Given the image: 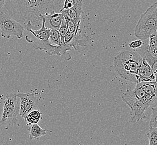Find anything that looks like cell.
Segmentation results:
<instances>
[{"instance_id": "6da1fadb", "label": "cell", "mask_w": 157, "mask_h": 145, "mask_svg": "<svg viewBox=\"0 0 157 145\" xmlns=\"http://www.w3.org/2000/svg\"><path fill=\"white\" fill-rule=\"evenodd\" d=\"M65 0H6L7 13L29 31L38 30L43 24L42 15L60 13Z\"/></svg>"}, {"instance_id": "7a4b0ae2", "label": "cell", "mask_w": 157, "mask_h": 145, "mask_svg": "<svg viewBox=\"0 0 157 145\" xmlns=\"http://www.w3.org/2000/svg\"><path fill=\"white\" fill-rule=\"evenodd\" d=\"M143 60L136 51H124L115 57L113 67L120 77L136 83V74Z\"/></svg>"}, {"instance_id": "3957f363", "label": "cell", "mask_w": 157, "mask_h": 145, "mask_svg": "<svg viewBox=\"0 0 157 145\" xmlns=\"http://www.w3.org/2000/svg\"><path fill=\"white\" fill-rule=\"evenodd\" d=\"M157 32V2L151 5L142 13L134 30L136 38L142 40L149 39L150 35Z\"/></svg>"}, {"instance_id": "277c9868", "label": "cell", "mask_w": 157, "mask_h": 145, "mask_svg": "<svg viewBox=\"0 0 157 145\" xmlns=\"http://www.w3.org/2000/svg\"><path fill=\"white\" fill-rule=\"evenodd\" d=\"M16 93L11 92L6 95L3 102V110L0 123L4 126L16 125L20 114V102L17 100Z\"/></svg>"}, {"instance_id": "5b68a950", "label": "cell", "mask_w": 157, "mask_h": 145, "mask_svg": "<svg viewBox=\"0 0 157 145\" xmlns=\"http://www.w3.org/2000/svg\"><path fill=\"white\" fill-rule=\"evenodd\" d=\"M123 102L129 106L130 110L131 122L132 123L138 122L140 120L145 119V110L149 107L141 102L135 95L134 90H129L121 95Z\"/></svg>"}, {"instance_id": "8992f818", "label": "cell", "mask_w": 157, "mask_h": 145, "mask_svg": "<svg viewBox=\"0 0 157 145\" xmlns=\"http://www.w3.org/2000/svg\"><path fill=\"white\" fill-rule=\"evenodd\" d=\"M0 29L2 38L9 39L11 36H15L20 39L24 36L25 28L2 9L0 11Z\"/></svg>"}, {"instance_id": "52a82bcc", "label": "cell", "mask_w": 157, "mask_h": 145, "mask_svg": "<svg viewBox=\"0 0 157 145\" xmlns=\"http://www.w3.org/2000/svg\"><path fill=\"white\" fill-rule=\"evenodd\" d=\"M17 97L20 99V116L24 120L30 112L37 107L39 100L38 98L32 92L29 93H16Z\"/></svg>"}, {"instance_id": "ba28073f", "label": "cell", "mask_w": 157, "mask_h": 145, "mask_svg": "<svg viewBox=\"0 0 157 145\" xmlns=\"http://www.w3.org/2000/svg\"><path fill=\"white\" fill-rule=\"evenodd\" d=\"M88 38L79 28L75 32H68L64 38L65 44L77 51H83L87 47Z\"/></svg>"}, {"instance_id": "9c48e42d", "label": "cell", "mask_w": 157, "mask_h": 145, "mask_svg": "<svg viewBox=\"0 0 157 145\" xmlns=\"http://www.w3.org/2000/svg\"><path fill=\"white\" fill-rule=\"evenodd\" d=\"M136 79L138 83L156 81V78L149 64L143 59L136 74Z\"/></svg>"}, {"instance_id": "30bf717a", "label": "cell", "mask_w": 157, "mask_h": 145, "mask_svg": "<svg viewBox=\"0 0 157 145\" xmlns=\"http://www.w3.org/2000/svg\"><path fill=\"white\" fill-rule=\"evenodd\" d=\"M45 19V26L50 29L59 30L63 21L65 20L63 14L60 13H54L43 15Z\"/></svg>"}, {"instance_id": "8fae6325", "label": "cell", "mask_w": 157, "mask_h": 145, "mask_svg": "<svg viewBox=\"0 0 157 145\" xmlns=\"http://www.w3.org/2000/svg\"><path fill=\"white\" fill-rule=\"evenodd\" d=\"M82 5L83 1L82 0H80L74 6L69 9H63L60 11V13H62L63 15L67 16L71 20H73L75 22H80L81 16L82 13H83Z\"/></svg>"}, {"instance_id": "7c38bea8", "label": "cell", "mask_w": 157, "mask_h": 145, "mask_svg": "<svg viewBox=\"0 0 157 145\" xmlns=\"http://www.w3.org/2000/svg\"><path fill=\"white\" fill-rule=\"evenodd\" d=\"M135 50L138 51L143 59L146 60L149 64L155 76L156 81L157 82V58L152 57L149 54L148 50V44H143L140 49Z\"/></svg>"}, {"instance_id": "4fadbf2b", "label": "cell", "mask_w": 157, "mask_h": 145, "mask_svg": "<svg viewBox=\"0 0 157 145\" xmlns=\"http://www.w3.org/2000/svg\"><path fill=\"white\" fill-rule=\"evenodd\" d=\"M43 19V24L40 28L38 30L30 29L28 32L32 33V35L34 36L36 39L41 41H49L51 29L48 28L45 26V19L44 16H41Z\"/></svg>"}, {"instance_id": "5bb4252c", "label": "cell", "mask_w": 157, "mask_h": 145, "mask_svg": "<svg viewBox=\"0 0 157 145\" xmlns=\"http://www.w3.org/2000/svg\"><path fill=\"white\" fill-rule=\"evenodd\" d=\"M140 88L149 95L154 101L157 99V82H141L136 83Z\"/></svg>"}, {"instance_id": "9a60e30c", "label": "cell", "mask_w": 157, "mask_h": 145, "mask_svg": "<svg viewBox=\"0 0 157 145\" xmlns=\"http://www.w3.org/2000/svg\"><path fill=\"white\" fill-rule=\"evenodd\" d=\"M29 139L33 140L38 139L47 134V129L41 128L37 123L33 124L29 128Z\"/></svg>"}, {"instance_id": "2e32d148", "label": "cell", "mask_w": 157, "mask_h": 145, "mask_svg": "<svg viewBox=\"0 0 157 145\" xmlns=\"http://www.w3.org/2000/svg\"><path fill=\"white\" fill-rule=\"evenodd\" d=\"M64 38H62L58 30L51 29L49 41L51 44L59 45Z\"/></svg>"}, {"instance_id": "e0dca14e", "label": "cell", "mask_w": 157, "mask_h": 145, "mask_svg": "<svg viewBox=\"0 0 157 145\" xmlns=\"http://www.w3.org/2000/svg\"><path fill=\"white\" fill-rule=\"evenodd\" d=\"M41 118V113L39 110H33L29 113L25 121L33 125L39 122Z\"/></svg>"}, {"instance_id": "ac0fdd59", "label": "cell", "mask_w": 157, "mask_h": 145, "mask_svg": "<svg viewBox=\"0 0 157 145\" xmlns=\"http://www.w3.org/2000/svg\"><path fill=\"white\" fill-rule=\"evenodd\" d=\"M63 16L64 17L65 21L66 22L67 26L68 32H75L76 31H77L80 28L81 21L78 22H75V21L71 20L67 16H64V15Z\"/></svg>"}, {"instance_id": "d6986e66", "label": "cell", "mask_w": 157, "mask_h": 145, "mask_svg": "<svg viewBox=\"0 0 157 145\" xmlns=\"http://www.w3.org/2000/svg\"><path fill=\"white\" fill-rule=\"evenodd\" d=\"M149 145H157V128L149 127L147 133Z\"/></svg>"}, {"instance_id": "ffe728a7", "label": "cell", "mask_w": 157, "mask_h": 145, "mask_svg": "<svg viewBox=\"0 0 157 145\" xmlns=\"http://www.w3.org/2000/svg\"><path fill=\"white\" fill-rule=\"evenodd\" d=\"M149 125V127L157 128V107L151 108V115Z\"/></svg>"}, {"instance_id": "44dd1931", "label": "cell", "mask_w": 157, "mask_h": 145, "mask_svg": "<svg viewBox=\"0 0 157 145\" xmlns=\"http://www.w3.org/2000/svg\"><path fill=\"white\" fill-rule=\"evenodd\" d=\"M149 41L148 44L149 48L152 49L154 47H157V32L150 35L149 37Z\"/></svg>"}, {"instance_id": "7402d4cb", "label": "cell", "mask_w": 157, "mask_h": 145, "mask_svg": "<svg viewBox=\"0 0 157 145\" xmlns=\"http://www.w3.org/2000/svg\"><path fill=\"white\" fill-rule=\"evenodd\" d=\"M143 44H144L143 43L142 40L139 39V40H136L132 41L131 43H130L129 46L131 49H132L134 50H138V49H140Z\"/></svg>"}, {"instance_id": "603a6c76", "label": "cell", "mask_w": 157, "mask_h": 145, "mask_svg": "<svg viewBox=\"0 0 157 145\" xmlns=\"http://www.w3.org/2000/svg\"><path fill=\"white\" fill-rule=\"evenodd\" d=\"M79 1L80 0H65L64 2L63 9H61V11L63 9H69L70 8L72 7Z\"/></svg>"}, {"instance_id": "cb8c5ba5", "label": "cell", "mask_w": 157, "mask_h": 145, "mask_svg": "<svg viewBox=\"0 0 157 145\" xmlns=\"http://www.w3.org/2000/svg\"><path fill=\"white\" fill-rule=\"evenodd\" d=\"M58 30H59V32L60 34L61 35L62 38H65V36L66 35L67 32H68V28H67V26L66 22L65 20L63 21L62 25L60 26V28H59Z\"/></svg>"}, {"instance_id": "d4e9b609", "label": "cell", "mask_w": 157, "mask_h": 145, "mask_svg": "<svg viewBox=\"0 0 157 145\" xmlns=\"http://www.w3.org/2000/svg\"><path fill=\"white\" fill-rule=\"evenodd\" d=\"M148 50L152 57H154L155 58H157V47H154L152 49H150L148 47Z\"/></svg>"}, {"instance_id": "484cf974", "label": "cell", "mask_w": 157, "mask_h": 145, "mask_svg": "<svg viewBox=\"0 0 157 145\" xmlns=\"http://www.w3.org/2000/svg\"><path fill=\"white\" fill-rule=\"evenodd\" d=\"M6 0H0V11L3 9V7L6 3Z\"/></svg>"}, {"instance_id": "4316f807", "label": "cell", "mask_w": 157, "mask_h": 145, "mask_svg": "<svg viewBox=\"0 0 157 145\" xmlns=\"http://www.w3.org/2000/svg\"><path fill=\"white\" fill-rule=\"evenodd\" d=\"M0 136H1V129H0Z\"/></svg>"}]
</instances>
